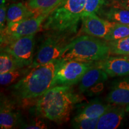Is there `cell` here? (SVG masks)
Listing matches in <instances>:
<instances>
[{
    "instance_id": "1",
    "label": "cell",
    "mask_w": 129,
    "mask_h": 129,
    "mask_svg": "<svg viewBox=\"0 0 129 129\" xmlns=\"http://www.w3.org/2000/svg\"><path fill=\"white\" fill-rule=\"evenodd\" d=\"M80 99L71 86H55L40 97L35 109L38 115L61 124L69 120L74 106Z\"/></svg>"
},
{
    "instance_id": "2",
    "label": "cell",
    "mask_w": 129,
    "mask_h": 129,
    "mask_svg": "<svg viewBox=\"0 0 129 129\" xmlns=\"http://www.w3.org/2000/svg\"><path fill=\"white\" fill-rule=\"evenodd\" d=\"M57 60L33 68L20 80L9 87L17 99L29 100L40 98L51 88Z\"/></svg>"
},
{
    "instance_id": "3",
    "label": "cell",
    "mask_w": 129,
    "mask_h": 129,
    "mask_svg": "<svg viewBox=\"0 0 129 129\" xmlns=\"http://www.w3.org/2000/svg\"><path fill=\"white\" fill-rule=\"evenodd\" d=\"M85 6V0H64L51 11L42 28L58 34L76 33Z\"/></svg>"
},
{
    "instance_id": "4",
    "label": "cell",
    "mask_w": 129,
    "mask_h": 129,
    "mask_svg": "<svg viewBox=\"0 0 129 129\" xmlns=\"http://www.w3.org/2000/svg\"><path fill=\"white\" fill-rule=\"evenodd\" d=\"M110 54L108 42L85 35L77 37L68 43L59 59L96 62L104 60Z\"/></svg>"
},
{
    "instance_id": "5",
    "label": "cell",
    "mask_w": 129,
    "mask_h": 129,
    "mask_svg": "<svg viewBox=\"0 0 129 129\" xmlns=\"http://www.w3.org/2000/svg\"><path fill=\"white\" fill-rule=\"evenodd\" d=\"M94 64L95 62L58 59L51 88L55 86H72L79 83L85 72Z\"/></svg>"
},
{
    "instance_id": "6",
    "label": "cell",
    "mask_w": 129,
    "mask_h": 129,
    "mask_svg": "<svg viewBox=\"0 0 129 129\" xmlns=\"http://www.w3.org/2000/svg\"><path fill=\"white\" fill-rule=\"evenodd\" d=\"M49 14H37L20 22L7 24L4 29L1 31V44L21 37L35 35L41 30Z\"/></svg>"
},
{
    "instance_id": "7",
    "label": "cell",
    "mask_w": 129,
    "mask_h": 129,
    "mask_svg": "<svg viewBox=\"0 0 129 129\" xmlns=\"http://www.w3.org/2000/svg\"><path fill=\"white\" fill-rule=\"evenodd\" d=\"M64 35L56 34L47 38L42 43L29 68L38 67L59 59L68 43Z\"/></svg>"
},
{
    "instance_id": "8",
    "label": "cell",
    "mask_w": 129,
    "mask_h": 129,
    "mask_svg": "<svg viewBox=\"0 0 129 129\" xmlns=\"http://www.w3.org/2000/svg\"><path fill=\"white\" fill-rule=\"evenodd\" d=\"M35 43V35H31L1 44V50L10 54L21 68H25L33 62Z\"/></svg>"
},
{
    "instance_id": "9",
    "label": "cell",
    "mask_w": 129,
    "mask_h": 129,
    "mask_svg": "<svg viewBox=\"0 0 129 129\" xmlns=\"http://www.w3.org/2000/svg\"><path fill=\"white\" fill-rule=\"evenodd\" d=\"M81 31L87 35L104 39L108 34L115 22L102 19L96 13L82 17Z\"/></svg>"
},
{
    "instance_id": "10",
    "label": "cell",
    "mask_w": 129,
    "mask_h": 129,
    "mask_svg": "<svg viewBox=\"0 0 129 129\" xmlns=\"http://www.w3.org/2000/svg\"><path fill=\"white\" fill-rule=\"evenodd\" d=\"M96 67L111 77L129 75V56H109L104 60L95 62Z\"/></svg>"
},
{
    "instance_id": "11",
    "label": "cell",
    "mask_w": 129,
    "mask_h": 129,
    "mask_svg": "<svg viewBox=\"0 0 129 129\" xmlns=\"http://www.w3.org/2000/svg\"><path fill=\"white\" fill-rule=\"evenodd\" d=\"M108 74L103 69L94 67L88 69L79 82L78 88L81 93L88 91L98 92L103 88V84L108 79Z\"/></svg>"
},
{
    "instance_id": "12",
    "label": "cell",
    "mask_w": 129,
    "mask_h": 129,
    "mask_svg": "<svg viewBox=\"0 0 129 129\" xmlns=\"http://www.w3.org/2000/svg\"><path fill=\"white\" fill-rule=\"evenodd\" d=\"M127 109L124 106L113 105L109 109L100 117L98 129H115L121 125Z\"/></svg>"
},
{
    "instance_id": "13",
    "label": "cell",
    "mask_w": 129,
    "mask_h": 129,
    "mask_svg": "<svg viewBox=\"0 0 129 129\" xmlns=\"http://www.w3.org/2000/svg\"><path fill=\"white\" fill-rule=\"evenodd\" d=\"M106 100L109 104L124 106L129 111V80H122L113 84Z\"/></svg>"
},
{
    "instance_id": "14",
    "label": "cell",
    "mask_w": 129,
    "mask_h": 129,
    "mask_svg": "<svg viewBox=\"0 0 129 129\" xmlns=\"http://www.w3.org/2000/svg\"><path fill=\"white\" fill-rule=\"evenodd\" d=\"M112 105L105 104L100 100H93L84 106L75 116L72 121H78L83 119H93L100 118Z\"/></svg>"
},
{
    "instance_id": "15",
    "label": "cell",
    "mask_w": 129,
    "mask_h": 129,
    "mask_svg": "<svg viewBox=\"0 0 129 129\" xmlns=\"http://www.w3.org/2000/svg\"><path fill=\"white\" fill-rule=\"evenodd\" d=\"M19 114L12 104L7 100L1 99L0 108V128L11 129L17 126L19 122Z\"/></svg>"
},
{
    "instance_id": "16",
    "label": "cell",
    "mask_w": 129,
    "mask_h": 129,
    "mask_svg": "<svg viewBox=\"0 0 129 129\" xmlns=\"http://www.w3.org/2000/svg\"><path fill=\"white\" fill-rule=\"evenodd\" d=\"M36 13L23 3H13L7 9V24L16 23L36 15Z\"/></svg>"
},
{
    "instance_id": "17",
    "label": "cell",
    "mask_w": 129,
    "mask_h": 129,
    "mask_svg": "<svg viewBox=\"0 0 129 129\" xmlns=\"http://www.w3.org/2000/svg\"><path fill=\"white\" fill-rule=\"evenodd\" d=\"M64 0H29L27 6L36 14L50 13Z\"/></svg>"
},
{
    "instance_id": "18",
    "label": "cell",
    "mask_w": 129,
    "mask_h": 129,
    "mask_svg": "<svg viewBox=\"0 0 129 129\" xmlns=\"http://www.w3.org/2000/svg\"><path fill=\"white\" fill-rule=\"evenodd\" d=\"M106 20L115 23L129 24V10L121 7H112L104 13Z\"/></svg>"
},
{
    "instance_id": "19",
    "label": "cell",
    "mask_w": 129,
    "mask_h": 129,
    "mask_svg": "<svg viewBox=\"0 0 129 129\" xmlns=\"http://www.w3.org/2000/svg\"><path fill=\"white\" fill-rule=\"evenodd\" d=\"M30 68H21L6 73L0 74V83L3 85H7L17 82L29 71Z\"/></svg>"
},
{
    "instance_id": "20",
    "label": "cell",
    "mask_w": 129,
    "mask_h": 129,
    "mask_svg": "<svg viewBox=\"0 0 129 129\" xmlns=\"http://www.w3.org/2000/svg\"><path fill=\"white\" fill-rule=\"evenodd\" d=\"M111 54L129 56V37L120 40L108 41Z\"/></svg>"
},
{
    "instance_id": "21",
    "label": "cell",
    "mask_w": 129,
    "mask_h": 129,
    "mask_svg": "<svg viewBox=\"0 0 129 129\" xmlns=\"http://www.w3.org/2000/svg\"><path fill=\"white\" fill-rule=\"evenodd\" d=\"M129 37V24L115 23L104 40L110 41Z\"/></svg>"
},
{
    "instance_id": "22",
    "label": "cell",
    "mask_w": 129,
    "mask_h": 129,
    "mask_svg": "<svg viewBox=\"0 0 129 129\" xmlns=\"http://www.w3.org/2000/svg\"><path fill=\"white\" fill-rule=\"evenodd\" d=\"M21 68L18 63L9 53L1 51L0 56V74Z\"/></svg>"
},
{
    "instance_id": "23",
    "label": "cell",
    "mask_w": 129,
    "mask_h": 129,
    "mask_svg": "<svg viewBox=\"0 0 129 129\" xmlns=\"http://www.w3.org/2000/svg\"><path fill=\"white\" fill-rule=\"evenodd\" d=\"M106 0H85V6L83 16L96 13L104 6Z\"/></svg>"
},
{
    "instance_id": "24",
    "label": "cell",
    "mask_w": 129,
    "mask_h": 129,
    "mask_svg": "<svg viewBox=\"0 0 129 129\" xmlns=\"http://www.w3.org/2000/svg\"><path fill=\"white\" fill-rule=\"evenodd\" d=\"M99 118L93 119H83L78 121H72L73 128L77 129H94L97 128Z\"/></svg>"
},
{
    "instance_id": "25",
    "label": "cell",
    "mask_w": 129,
    "mask_h": 129,
    "mask_svg": "<svg viewBox=\"0 0 129 129\" xmlns=\"http://www.w3.org/2000/svg\"><path fill=\"white\" fill-rule=\"evenodd\" d=\"M22 128L27 129H44L47 128V126L43 119L36 118L29 123L23 125Z\"/></svg>"
},
{
    "instance_id": "26",
    "label": "cell",
    "mask_w": 129,
    "mask_h": 129,
    "mask_svg": "<svg viewBox=\"0 0 129 129\" xmlns=\"http://www.w3.org/2000/svg\"><path fill=\"white\" fill-rule=\"evenodd\" d=\"M7 9L6 4L0 6V29L2 31L6 26L5 23L7 22Z\"/></svg>"
},
{
    "instance_id": "27",
    "label": "cell",
    "mask_w": 129,
    "mask_h": 129,
    "mask_svg": "<svg viewBox=\"0 0 129 129\" xmlns=\"http://www.w3.org/2000/svg\"><path fill=\"white\" fill-rule=\"evenodd\" d=\"M120 7L129 10V0H118Z\"/></svg>"
},
{
    "instance_id": "28",
    "label": "cell",
    "mask_w": 129,
    "mask_h": 129,
    "mask_svg": "<svg viewBox=\"0 0 129 129\" xmlns=\"http://www.w3.org/2000/svg\"><path fill=\"white\" fill-rule=\"evenodd\" d=\"M6 0H0V6H3V5L6 4Z\"/></svg>"
},
{
    "instance_id": "29",
    "label": "cell",
    "mask_w": 129,
    "mask_h": 129,
    "mask_svg": "<svg viewBox=\"0 0 129 129\" xmlns=\"http://www.w3.org/2000/svg\"></svg>"
}]
</instances>
